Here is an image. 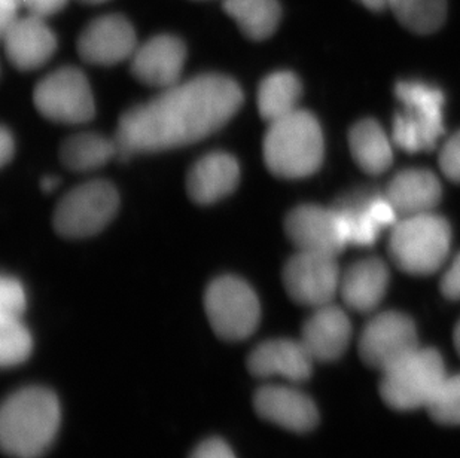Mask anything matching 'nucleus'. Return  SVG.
<instances>
[{"instance_id": "9", "label": "nucleus", "mask_w": 460, "mask_h": 458, "mask_svg": "<svg viewBox=\"0 0 460 458\" xmlns=\"http://www.w3.org/2000/svg\"><path fill=\"white\" fill-rule=\"evenodd\" d=\"M33 101L47 119L60 124H84L96 113L87 76L70 66L54 70L40 81Z\"/></svg>"}, {"instance_id": "20", "label": "nucleus", "mask_w": 460, "mask_h": 458, "mask_svg": "<svg viewBox=\"0 0 460 458\" xmlns=\"http://www.w3.org/2000/svg\"><path fill=\"white\" fill-rule=\"evenodd\" d=\"M389 286V269L377 258L358 260L341 274L339 294L352 312L373 313L380 305Z\"/></svg>"}, {"instance_id": "32", "label": "nucleus", "mask_w": 460, "mask_h": 458, "mask_svg": "<svg viewBox=\"0 0 460 458\" xmlns=\"http://www.w3.org/2000/svg\"><path fill=\"white\" fill-rule=\"evenodd\" d=\"M190 458H235L234 451L219 437H208L197 445Z\"/></svg>"}, {"instance_id": "40", "label": "nucleus", "mask_w": 460, "mask_h": 458, "mask_svg": "<svg viewBox=\"0 0 460 458\" xmlns=\"http://www.w3.org/2000/svg\"><path fill=\"white\" fill-rule=\"evenodd\" d=\"M17 2L22 4V6H24V4H26V0H17Z\"/></svg>"}, {"instance_id": "13", "label": "nucleus", "mask_w": 460, "mask_h": 458, "mask_svg": "<svg viewBox=\"0 0 460 458\" xmlns=\"http://www.w3.org/2000/svg\"><path fill=\"white\" fill-rule=\"evenodd\" d=\"M137 49L136 31L122 15L96 18L78 40V54L88 65L113 66L131 58Z\"/></svg>"}, {"instance_id": "30", "label": "nucleus", "mask_w": 460, "mask_h": 458, "mask_svg": "<svg viewBox=\"0 0 460 458\" xmlns=\"http://www.w3.org/2000/svg\"><path fill=\"white\" fill-rule=\"evenodd\" d=\"M26 290L13 277L4 276L0 281V316L22 317L26 312Z\"/></svg>"}, {"instance_id": "35", "label": "nucleus", "mask_w": 460, "mask_h": 458, "mask_svg": "<svg viewBox=\"0 0 460 458\" xmlns=\"http://www.w3.org/2000/svg\"><path fill=\"white\" fill-rule=\"evenodd\" d=\"M13 156V138L9 135L6 128L0 130V163L2 165L8 164Z\"/></svg>"}, {"instance_id": "29", "label": "nucleus", "mask_w": 460, "mask_h": 458, "mask_svg": "<svg viewBox=\"0 0 460 458\" xmlns=\"http://www.w3.org/2000/svg\"><path fill=\"white\" fill-rule=\"evenodd\" d=\"M428 411L438 424L460 426V374L446 378Z\"/></svg>"}, {"instance_id": "8", "label": "nucleus", "mask_w": 460, "mask_h": 458, "mask_svg": "<svg viewBox=\"0 0 460 458\" xmlns=\"http://www.w3.org/2000/svg\"><path fill=\"white\" fill-rule=\"evenodd\" d=\"M119 207L115 186L93 181L70 190L57 204L54 228L66 238L92 237L108 226Z\"/></svg>"}, {"instance_id": "10", "label": "nucleus", "mask_w": 460, "mask_h": 458, "mask_svg": "<svg viewBox=\"0 0 460 458\" xmlns=\"http://www.w3.org/2000/svg\"><path fill=\"white\" fill-rule=\"evenodd\" d=\"M282 278L292 301L319 308L332 303L339 294L341 274L335 256L296 251L285 265Z\"/></svg>"}, {"instance_id": "7", "label": "nucleus", "mask_w": 460, "mask_h": 458, "mask_svg": "<svg viewBox=\"0 0 460 458\" xmlns=\"http://www.w3.org/2000/svg\"><path fill=\"white\" fill-rule=\"evenodd\" d=\"M205 308L213 332L226 341H243L255 332L261 305L255 290L239 277H217L208 285Z\"/></svg>"}, {"instance_id": "34", "label": "nucleus", "mask_w": 460, "mask_h": 458, "mask_svg": "<svg viewBox=\"0 0 460 458\" xmlns=\"http://www.w3.org/2000/svg\"><path fill=\"white\" fill-rule=\"evenodd\" d=\"M69 0H26L27 11L36 17L49 18L54 13H60Z\"/></svg>"}, {"instance_id": "36", "label": "nucleus", "mask_w": 460, "mask_h": 458, "mask_svg": "<svg viewBox=\"0 0 460 458\" xmlns=\"http://www.w3.org/2000/svg\"><path fill=\"white\" fill-rule=\"evenodd\" d=\"M355 2L373 13H385L387 9H391V0H355Z\"/></svg>"}, {"instance_id": "14", "label": "nucleus", "mask_w": 460, "mask_h": 458, "mask_svg": "<svg viewBox=\"0 0 460 458\" xmlns=\"http://www.w3.org/2000/svg\"><path fill=\"white\" fill-rule=\"evenodd\" d=\"M253 407L261 418L289 432H312L319 423L316 403L291 385H262L255 392Z\"/></svg>"}, {"instance_id": "17", "label": "nucleus", "mask_w": 460, "mask_h": 458, "mask_svg": "<svg viewBox=\"0 0 460 458\" xmlns=\"http://www.w3.org/2000/svg\"><path fill=\"white\" fill-rule=\"evenodd\" d=\"M301 342L314 362H334L348 350L352 339V323L343 308L326 304L314 308L303 324Z\"/></svg>"}, {"instance_id": "12", "label": "nucleus", "mask_w": 460, "mask_h": 458, "mask_svg": "<svg viewBox=\"0 0 460 458\" xmlns=\"http://www.w3.org/2000/svg\"><path fill=\"white\" fill-rule=\"evenodd\" d=\"M285 233L298 251L337 258L348 246L343 225L335 208H323L313 204L298 206L288 213Z\"/></svg>"}, {"instance_id": "23", "label": "nucleus", "mask_w": 460, "mask_h": 458, "mask_svg": "<svg viewBox=\"0 0 460 458\" xmlns=\"http://www.w3.org/2000/svg\"><path fill=\"white\" fill-rule=\"evenodd\" d=\"M301 92L300 79L292 72L279 70L265 76L256 94L261 118L271 124L296 112L298 110Z\"/></svg>"}, {"instance_id": "25", "label": "nucleus", "mask_w": 460, "mask_h": 458, "mask_svg": "<svg viewBox=\"0 0 460 458\" xmlns=\"http://www.w3.org/2000/svg\"><path fill=\"white\" fill-rule=\"evenodd\" d=\"M118 155L115 138L97 133H81L67 138L60 149L61 163L72 172H92L101 169Z\"/></svg>"}, {"instance_id": "2", "label": "nucleus", "mask_w": 460, "mask_h": 458, "mask_svg": "<svg viewBox=\"0 0 460 458\" xmlns=\"http://www.w3.org/2000/svg\"><path fill=\"white\" fill-rule=\"evenodd\" d=\"M61 408L47 387L29 385L13 392L0 411V444L13 458H40L56 439Z\"/></svg>"}, {"instance_id": "3", "label": "nucleus", "mask_w": 460, "mask_h": 458, "mask_svg": "<svg viewBox=\"0 0 460 458\" xmlns=\"http://www.w3.org/2000/svg\"><path fill=\"white\" fill-rule=\"evenodd\" d=\"M264 160L279 178L312 176L323 160V135L316 118L298 109L271 122L264 138Z\"/></svg>"}, {"instance_id": "11", "label": "nucleus", "mask_w": 460, "mask_h": 458, "mask_svg": "<svg viewBox=\"0 0 460 458\" xmlns=\"http://www.w3.org/2000/svg\"><path fill=\"white\" fill-rule=\"evenodd\" d=\"M419 347L414 321L401 312L374 314L359 338V356L368 367L385 371Z\"/></svg>"}, {"instance_id": "22", "label": "nucleus", "mask_w": 460, "mask_h": 458, "mask_svg": "<svg viewBox=\"0 0 460 458\" xmlns=\"http://www.w3.org/2000/svg\"><path fill=\"white\" fill-rule=\"evenodd\" d=\"M353 160L365 173L382 174L389 170L394 161L391 142L382 127L374 119L357 122L349 135Z\"/></svg>"}, {"instance_id": "16", "label": "nucleus", "mask_w": 460, "mask_h": 458, "mask_svg": "<svg viewBox=\"0 0 460 458\" xmlns=\"http://www.w3.org/2000/svg\"><path fill=\"white\" fill-rule=\"evenodd\" d=\"M312 355L301 339H269L249 353L248 371L256 378H285L291 383L307 381L313 374Z\"/></svg>"}, {"instance_id": "6", "label": "nucleus", "mask_w": 460, "mask_h": 458, "mask_svg": "<svg viewBox=\"0 0 460 458\" xmlns=\"http://www.w3.org/2000/svg\"><path fill=\"white\" fill-rule=\"evenodd\" d=\"M395 94L402 104L394 119L396 146L410 154L435 149L446 133L443 92L420 81H401Z\"/></svg>"}, {"instance_id": "37", "label": "nucleus", "mask_w": 460, "mask_h": 458, "mask_svg": "<svg viewBox=\"0 0 460 458\" xmlns=\"http://www.w3.org/2000/svg\"><path fill=\"white\" fill-rule=\"evenodd\" d=\"M57 185H58V178H56V176H45L40 181V188L44 192H51V190L56 189Z\"/></svg>"}, {"instance_id": "4", "label": "nucleus", "mask_w": 460, "mask_h": 458, "mask_svg": "<svg viewBox=\"0 0 460 458\" xmlns=\"http://www.w3.org/2000/svg\"><path fill=\"white\" fill-rule=\"evenodd\" d=\"M447 376L439 351L419 346L382 371L378 392L395 411L428 410Z\"/></svg>"}, {"instance_id": "5", "label": "nucleus", "mask_w": 460, "mask_h": 458, "mask_svg": "<svg viewBox=\"0 0 460 458\" xmlns=\"http://www.w3.org/2000/svg\"><path fill=\"white\" fill-rule=\"evenodd\" d=\"M452 231L434 213L402 217L392 229L389 255L394 264L411 276H430L447 260Z\"/></svg>"}, {"instance_id": "27", "label": "nucleus", "mask_w": 460, "mask_h": 458, "mask_svg": "<svg viewBox=\"0 0 460 458\" xmlns=\"http://www.w3.org/2000/svg\"><path fill=\"white\" fill-rule=\"evenodd\" d=\"M335 210L339 213L348 244L373 246L382 228L369 212L367 198L344 201Z\"/></svg>"}, {"instance_id": "28", "label": "nucleus", "mask_w": 460, "mask_h": 458, "mask_svg": "<svg viewBox=\"0 0 460 458\" xmlns=\"http://www.w3.org/2000/svg\"><path fill=\"white\" fill-rule=\"evenodd\" d=\"M22 319L0 316V364L4 367L24 364L33 350V338Z\"/></svg>"}, {"instance_id": "38", "label": "nucleus", "mask_w": 460, "mask_h": 458, "mask_svg": "<svg viewBox=\"0 0 460 458\" xmlns=\"http://www.w3.org/2000/svg\"><path fill=\"white\" fill-rule=\"evenodd\" d=\"M453 339H455V347H456L457 353L460 356V321L455 328V333H453Z\"/></svg>"}, {"instance_id": "21", "label": "nucleus", "mask_w": 460, "mask_h": 458, "mask_svg": "<svg viewBox=\"0 0 460 458\" xmlns=\"http://www.w3.org/2000/svg\"><path fill=\"white\" fill-rule=\"evenodd\" d=\"M385 195L400 216L409 217L432 212L443 197V188L429 170L409 169L392 179Z\"/></svg>"}, {"instance_id": "31", "label": "nucleus", "mask_w": 460, "mask_h": 458, "mask_svg": "<svg viewBox=\"0 0 460 458\" xmlns=\"http://www.w3.org/2000/svg\"><path fill=\"white\" fill-rule=\"evenodd\" d=\"M438 163L439 169L448 181L460 183V130L444 143Z\"/></svg>"}, {"instance_id": "39", "label": "nucleus", "mask_w": 460, "mask_h": 458, "mask_svg": "<svg viewBox=\"0 0 460 458\" xmlns=\"http://www.w3.org/2000/svg\"><path fill=\"white\" fill-rule=\"evenodd\" d=\"M79 2H83V4H103V2H108V0H79Z\"/></svg>"}, {"instance_id": "24", "label": "nucleus", "mask_w": 460, "mask_h": 458, "mask_svg": "<svg viewBox=\"0 0 460 458\" xmlns=\"http://www.w3.org/2000/svg\"><path fill=\"white\" fill-rule=\"evenodd\" d=\"M224 11L230 15L249 40H269L278 31L282 8L279 0H224Z\"/></svg>"}, {"instance_id": "1", "label": "nucleus", "mask_w": 460, "mask_h": 458, "mask_svg": "<svg viewBox=\"0 0 460 458\" xmlns=\"http://www.w3.org/2000/svg\"><path fill=\"white\" fill-rule=\"evenodd\" d=\"M243 92L224 75H200L165 88L148 103L131 108L118 122V155L187 146L219 130L243 104Z\"/></svg>"}, {"instance_id": "15", "label": "nucleus", "mask_w": 460, "mask_h": 458, "mask_svg": "<svg viewBox=\"0 0 460 458\" xmlns=\"http://www.w3.org/2000/svg\"><path fill=\"white\" fill-rule=\"evenodd\" d=\"M187 48L172 35L154 36L140 45L131 57V74L151 87L170 88L179 84Z\"/></svg>"}, {"instance_id": "18", "label": "nucleus", "mask_w": 460, "mask_h": 458, "mask_svg": "<svg viewBox=\"0 0 460 458\" xmlns=\"http://www.w3.org/2000/svg\"><path fill=\"white\" fill-rule=\"evenodd\" d=\"M2 33L8 60L20 70L40 69L57 49L56 35L45 18L36 15L18 17Z\"/></svg>"}, {"instance_id": "19", "label": "nucleus", "mask_w": 460, "mask_h": 458, "mask_svg": "<svg viewBox=\"0 0 460 458\" xmlns=\"http://www.w3.org/2000/svg\"><path fill=\"white\" fill-rule=\"evenodd\" d=\"M240 167L234 156L212 152L197 161L187 179L188 195L201 206L217 203L239 185Z\"/></svg>"}, {"instance_id": "33", "label": "nucleus", "mask_w": 460, "mask_h": 458, "mask_svg": "<svg viewBox=\"0 0 460 458\" xmlns=\"http://www.w3.org/2000/svg\"><path fill=\"white\" fill-rule=\"evenodd\" d=\"M441 294L450 301H460V253L441 278Z\"/></svg>"}, {"instance_id": "26", "label": "nucleus", "mask_w": 460, "mask_h": 458, "mask_svg": "<svg viewBox=\"0 0 460 458\" xmlns=\"http://www.w3.org/2000/svg\"><path fill=\"white\" fill-rule=\"evenodd\" d=\"M391 11L407 31L430 35L446 22L447 0H391Z\"/></svg>"}]
</instances>
